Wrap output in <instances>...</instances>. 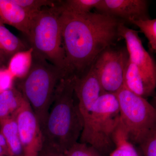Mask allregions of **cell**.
I'll list each match as a JSON object with an SVG mask.
<instances>
[{"label":"cell","mask_w":156,"mask_h":156,"mask_svg":"<svg viewBox=\"0 0 156 156\" xmlns=\"http://www.w3.org/2000/svg\"><path fill=\"white\" fill-rule=\"evenodd\" d=\"M61 9L62 39L66 71L68 74L80 76L116 40L122 22L102 13L77 14Z\"/></svg>","instance_id":"1"},{"label":"cell","mask_w":156,"mask_h":156,"mask_svg":"<svg viewBox=\"0 0 156 156\" xmlns=\"http://www.w3.org/2000/svg\"><path fill=\"white\" fill-rule=\"evenodd\" d=\"M75 75L61 79L47 119L41 127L44 144L64 153L76 142L83 122L74 99Z\"/></svg>","instance_id":"2"},{"label":"cell","mask_w":156,"mask_h":156,"mask_svg":"<svg viewBox=\"0 0 156 156\" xmlns=\"http://www.w3.org/2000/svg\"><path fill=\"white\" fill-rule=\"evenodd\" d=\"M61 12V1L53 7L43 8L32 18L26 36L34 54L68 75L62 39Z\"/></svg>","instance_id":"3"},{"label":"cell","mask_w":156,"mask_h":156,"mask_svg":"<svg viewBox=\"0 0 156 156\" xmlns=\"http://www.w3.org/2000/svg\"><path fill=\"white\" fill-rule=\"evenodd\" d=\"M67 76L62 70L33 53L30 71L20 80L18 89L30 105L41 128L47 119L58 84Z\"/></svg>","instance_id":"4"},{"label":"cell","mask_w":156,"mask_h":156,"mask_svg":"<svg viewBox=\"0 0 156 156\" xmlns=\"http://www.w3.org/2000/svg\"><path fill=\"white\" fill-rule=\"evenodd\" d=\"M119 121V107L115 93H102L84 122L80 142L94 147L102 156L110 154L114 150L112 137Z\"/></svg>","instance_id":"5"},{"label":"cell","mask_w":156,"mask_h":156,"mask_svg":"<svg viewBox=\"0 0 156 156\" xmlns=\"http://www.w3.org/2000/svg\"><path fill=\"white\" fill-rule=\"evenodd\" d=\"M120 111V123L133 144H139L156 128V110L146 99L126 87L115 93Z\"/></svg>","instance_id":"6"},{"label":"cell","mask_w":156,"mask_h":156,"mask_svg":"<svg viewBox=\"0 0 156 156\" xmlns=\"http://www.w3.org/2000/svg\"><path fill=\"white\" fill-rule=\"evenodd\" d=\"M128 60L126 48H107L98 56L92 66L104 93H116L124 86Z\"/></svg>","instance_id":"7"},{"label":"cell","mask_w":156,"mask_h":156,"mask_svg":"<svg viewBox=\"0 0 156 156\" xmlns=\"http://www.w3.org/2000/svg\"><path fill=\"white\" fill-rule=\"evenodd\" d=\"M119 37L126 41L128 59L138 68L146 83L155 91L156 67L154 61L143 46L138 32L121 22L118 27Z\"/></svg>","instance_id":"8"},{"label":"cell","mask_w":156,"mask_h":156,"mask_svg":"<svg viewBox=\"0 0 156 156\" xmlns=\"http://www.w3.org/2000/svg\"><path fill=\"white\" fill-rule=\"evenodd\" d=\"M23 156H38L44 144L41 125L26 99L15 116Z\"/></svg>","instance_id":"9"},{"label":"cell","mask_w":156,"mask_h":156,"mask_svg":"<svg viewBox=\"0 0 156 156\" xmlns=\"http://www.w3.org/2000/svg\"><path fill=\"white\" fill-rule=\"evenodd\" d=\"M74 92L78 100V108L84 125L96 101L104 93L97 74L92 65L86 74L75 75Z\"/></svg>","instance_id":"10"},{"label":"cell","mask_w":156,"mask_h":156,"mask_svg":"<svg viewBox=\"0 0 156 156\" xmlns=\"http://www.w3.org/2000/svg\"><path fill=\"white\" fill-rule=\"evenodd\" d=\"M100 13L131 23L149 18L145 0H101L96 9Z\"/></svg>","instance_id":"11"},{"label":"cell","mask_w":156,"mask_h":156,"mask_svg":"<svg viewBox=\"0 0 156 156\" xmlns=\"http://www.w3.org/2000/svg\"><path fill=\"white\" fill-rule=\"evenodd\" d=\"M33 16L13 0H0V23L13 27L26 36L28 34Z\"/></svg>","instance_id":"12"},{"label":"cell","mask_w":156,"mask_h":156,"mask_svg":"<svg viewBox=\"0 0 156 156\" xmlns=\"http://www.w3.org/2000/svg\"><path fill=\"white\" fill-rule=\"evenodd\" d=\"M124 86L136 95L145 98L151 96L155 91L146 83L137 66L129 59L125 70Z\"/></svg>","instance_id":"13"},{"label":"cell","mask_w":156,"mask_h":156,"mask_svg":"<svg viewBox=\"0 0 156 156\" xmlns=\"http://www.w3.org/2000/svg\"><path fill=\"white\" fill-rule=\"evenodd\" d=\"M30 48L0 23V60L5 65L11 56L19 51Z\"/></svg>","instance_id":"14"},{"label":"cell","mask_w":156,"mask_h":156,"mask_svg":"<svg viewBox=\"0 0 156 156\" xmlns=\"http://www.w3.org/2000/svg\"><path fill=\"white\" fill-rule=\"evenodd\" d=\"M0 133L5 141L9 156H23V149L15 117L0 120Z\"/></svg>","instance_id":"15"},{"label":"cell","mask_w":156,"mask_h":156,"mask_svg":"<svg viewBox=\"0 0 156 156\" xmlns=\"http://www.w3.org/2000/svg\"><path fill=\"white\" fill-rule=\"evenodd\" d=\"M25 99L22 92L14 87L0 93V120L15 116Z\"/></svg>","instance_id":"16"},{"label":"cell","mask_w":156,"mask_h":156,"mask_svg":"<svg viewBox=\"0 0 156 156\" xmlns=\"http://www.w3.org/2000/svg\"><path fill=\"white\" fill-rule=\"evenodd\" d=\"M33 61V49L30 47L27 50L15 53L11 56L7 67L15 79L22 80L28 74Z\"/></svg>","instance_id":"17"},{"label":"cell","mask_w":156,"mask_h":156,"mask_svg":"<svg viewBox=\"0 0 156 156\" xmlns=\"http://www.w3.org/2000/svg\"><path fill=\"white\" fill-rule=\"evenodd\" d=\"M112 140L115 148L109 156H139L120 122L114 132Z\"/></svg>","instance_id":"18"},{"label":"cell","mask_w":156,"mask_h":156,"mask_svg":"<svg viewBox=\"0 0 156 156\" xmlns=\"http://www.w3.org/2000/svg\"><path fill=\"white\" fill-rule=\"evenodd\" d=\"M101 0H66L61 1L62 8L65 11L77 14L89 13L93 8L96 9Z\"/></svg>","instance_id":"19"},{"label":"cell","mask_w":156,"mask_h":156,"mask_svg":"<svg viewBox=\"0 0 156 156\" xmlns=\"http://www.w3.org/2000/svg\"><path fill=\"white\" fill-rule=\"evenodd\" d=\"M131 23L139 27L148 41L151 51L156 50V19H139L131 21Z\"/></svg>","instance_id":"20"},{"label":"cell","mask_w":156,"mask_h":156,"mask_svg":"<svg viewBox=\"0 0 156 156\" xmlns=\"http://www.w3.org/2000/svg\"><path fill=\"white\" fill-rule=\"evenodd\" d=\"M29 14L34 16L45 7L56 5L59 1L51 0H13Z\"/></svg>","instance_id":"21"},{"label":"cell","mask_w":156,"mask_h":156,"mask_svg":"<svg viewBox=\"0 0 156 156\" xmlns=\"http://www.w3.org/2000/svg\"><path fill=\"white\" fill-rule=\"evenodd\" d=\"M64 154L66 156H102L91 146L78 142L72 146Z\"/></svg>","instance_id":"22"},{"label":"cell","mask_w":156,"mask_h":156,"mask_svg":"<svg viewBox=\"0 0 156 156\" xmlns=\"http://www.w3.org/2000/svg\"><path fill=\"white\" fill-rule=\"evenodd\" d=\"M138 145L143 156H156V128L151 130Z\"/></svg>","instance_id":"23"},{"label":"cell","mask_w":156,"mask_h":156,"mask_svg":"<svg viewBox=\"0 0 156 156\" xmlns=\"http://www.w3.org/2000/svg\"><path fill=\"white\" fill-rule=\"evenodd\" d=\"M15 80L7 66L0 68V93L12 89Z\"/></svg>","instance_id":"24"},{"label":"cell","mask_w":156,"mask_h":156,"mask_svg":"<svg viewBox=\"0 0 156 156\" xmlns=\"http://www.w3.org/2000/svg\"><path fill=\"white\" fill-rule=\"evenodd\" d=\"M38 156H66L64 153L56 150L53 148L43 144L41 150L39 153Z\"/></svg>","instance_id":"25"},{"label":"cell","mask_w":156,"mask_h":156,"mask_svg":"<svg viewBox=\"0 0 156 156\" xmlns=\"http://www.w3.org/2000/svg\"><path fill=\"white\" fill-rule=\"evenodd\" d=\"M0 156H9L8 147L4 137L0 133Z\"/></svg>","instance_id":"26"},{"label":"cell","mask_w":156,"mask_h":156,"mask_svg":"<svg viewBox=\"0 0 156 156\" xmlns=\"http://www.w3.org/2000/svg\"><path fill=\"white\" fill-rule=\"evenodd\" d=\"M3 66H6L5 65V64H4V63H3L2 62V61H1V60H0V68L2 67H3Z\"/></svg>","instance_id":"27"},{"label":"cell","mask_w":156,"mask_h":156,"mask_svg":"<svg viewBox=\"0 0 156 156\" xmlns=\"http://www.w3.org/2000/svg\"></svg>","instance_id":"28"}]
</instances>
